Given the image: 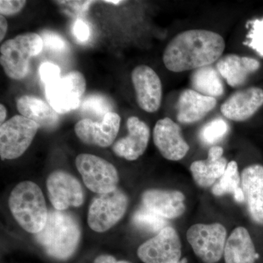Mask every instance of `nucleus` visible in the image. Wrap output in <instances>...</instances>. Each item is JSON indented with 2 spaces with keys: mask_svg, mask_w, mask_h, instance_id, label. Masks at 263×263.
Listing matches in <instances>:
<instances>
[{
  "mask_svg": "<svg viewBox=\"0 0 263 263\" xmlns=\"http://www.w3.org/2000/svg\"><path fill=\"white\" fill-rule=\"evenodd\" d=\"M224 48V38L218 33L192 29L179 33L170 41L162 60L172 72L197 70L219 61Z\"/></svg>",
  "mask_w": 263,
  "mask_h": 263,
  "instance_id": "nucleus-1",
  "label": "nucleus"
},
{
  "mask_svg": "<svg viewBox=\"0 0 263 263\" xmlns=\"http://www.w3.org/2000/svg\"><path fill=\"white\" fill-rule=\"evenodd\" d=\"M81 238V228L75 216L63 211L48 212L46 226L35 234L38 245L51 258L70 259L76 253Z\"/></svg>",
  "mask_w": 263,
  "mask_h": 263,
  "instance_id": "nucleus-2",
  "label": "nucleus"
},
{
  "mask_svg": "<svg viewBox=\"0 0 263 263\" xmlns=\"http://www.w3.org/2000/svg\"><path fill=\"white\" fill-rule=\"evenodd\" d=\"M8 203L15 221L28 233L37 234L46 226L48 216L46 200L35 183H18L10 193Z\"/></svg>",
  "mask_w": 263,
  "mask_h": 263,
  "instance_id": "nucleus-3",
  "label": "nucleus"
},
{
  "mask_svg": "<svg viewBox=\"0 0 263 263\" xmlns=\"http://www.w3.org/2000/svg\"><path fill=\"white\" fill-rule=\"evenodd\" d=\"M42 37L36 33L18 34L8 40L0 48V63L10 79L21 80L29 72V62L43 48Z\"/></svg>",
  "mask_w": 263,
  "mask_h": 263,
  "instance_id": "nucleus-4",
  "label": "nucleus"
},
{
  "mask_svg": "<svg viewBox=\"0 0 263 263\" xmlns=\"http://www.w3.org/2000/svg\"><path fill=\"white\" fill-rule=\"evenodd\" d=\"M40 126L22 115L14 116L0 127V155L2 160H14L27 151Z\"/></svg>",
  "mask_w": 263,
  "mask_h": 263,
  "instance_id": "nucleus-5",
  "label": "nucleus"
},
{
  "mask_svg": "<svg viewBox=\"0 0 263 263\" xmlns=\"http://www.w3.org/2000/svg\"><path fill=\"white\" fill-rule=\"evenodd\" d=\"M186 238L197 257L205 263H216L224 254L227 230L219 223L190 227Z\"/></svg>",
  "mask_w": 263,
  "mask_h": 263,
  "instance_id": "nucleus-6",
  "label": "nucleus"
},
{
  "mask_svg": "<svg viewBox=\"0 0 263 263\" xmlns=\"http://www.w3.org/2000/svg\"><path fill=\"white\" fill-rule=\"evenodd\" d=\"M76 165L86 187L93 193L103 195L117 190L119 175L108 161L98 156L81 154L76 157Z\"/></svg>",
  "mask_w": 263,
  "mask_h": 263,
  "instance_id": "nucleus-7",
  "label": "nucleus"
},
{
  "mask_svg": "<svg viewBox=\"0 0 263 263\" xmlns=\"http://www.w3.org/2000/svg\"><path fill=\"white\" fill-rule=\"evenodd\" d=\"M86 87L84 75L79 71H72L45 86V95L48 103L57 113L65 114L79 108Z\"/></svg>",
  "mask_w": 263,
  "mask_h": 263,
  "instance_id": "nucleus-8",
  "label": "nucleus"
},
{
  "mask_svg": "<svg viewBox=\"0 0 263 263\" xmlns=\"http://www.w3.org/2000/svg\"><path fill=\"white\" fill-rule=\"evenodd\" d=\"M128 198L119 189L95 197L90 205L88 224L91 230L103 233L120 221L127 211Z\"/></svg>",
  "mask_w": 263,
  "mask_h": 263,
  "instance_id": "nucleus-9",
  "label": "nucleus"
},
{
  "mask_svg": "<svg viewBox=\"0 0 263 263\" xmlns=\"http://www.w3.org/2000/svg\"><path fill=\"white\" fill-rule=\"evenodd\" d=\"M138 257L144 263H178L181 256V243L176 230L167 227L140 246Z\"/></svg>",
  "mask_w": 263,
  "mask_h": 263,
  "instance_id": "nucleus-10",
  "label": "nucleus"
},
{
  "mask_svg": "<svg viewBox=\"0 0 263 263\" xmlns=\"http://www.w3.org/2000/svg\"><path fill=\"white\" fill-rule=\"evenodd\" d=\"M48 197L56 210L65 211L79 207L84 200V193L79 180L63 171H57L47 179Z\"/></svg>",
  "mask_w": 263,
  "mask_h": 263,
  "instance_id": "nucleus-11",
  "label": "nucleus"
},
{
  "mask_svg": "<svg viewBox=\"0 0 263 263\" xmlns=\"http://www.w3.org/2000/svg\"><path fill=\"white\" fill-rule=\"evenodd\" d=\"M131 78L140 108L148 113L157 111L162 103V86L157 72L148 66L139 65L133 70Z\"/></svg>",
  "mask_w": 263,
  "mask_h": 263,
  "instance_id": "nucleus-12",
  "label": "nucleus"
},
{
  "mask_svg": "<svg viewBox=\"0 0 263 263\" xmlns=\"http://www.w3.org/2000/svg\"><path fill=\"white\" fill-rule=\"evenodd\" d=\"M121 117L115 112H109L103 120L94 122L92 119H81L76 123V136L83 143L100 147L113 144L120 128Z\"/></svg>",
  "mask_w": 263,
  "mask_h": 263,
  "instance_id": "nucleus-13",
  "label": "nucleus"
},
{
  "mask_svg": "<svg viewBox=\"0 0 263 263\" xmlns=\"http://www.w3.org/2000/svg\"><path fill=\"white\" fill-rule=\"evenodd\" d=\"M153 137L156 147L167 160H182L190 150L181 127L170 118H164L156 123Z\"/></svg>",
  "mask_w": 263,
  "mask_h": 263,
  "instance_id": "nucleus-14",
  "label": "nucleus"
},
{
  "mask_svg": "<svg viewBox=\"0 0 263 263\" xmlns=\"http://www.w3.org/2000/svg\"><path fill=\"white\" fill-rule=\"evenodd\" d=\"M263 105V90L249 87L235 91L221 105L223 115L234 122H245L253 117Z\"/></svg>",
  "mask_w": 263,
  "mask_h": 263,
  "instance_id": "nucleus-15",
  "label": "nucleus"
},
{
  "mask_svg": "<svg viewBox=\"0 0 263 263\" xmlns=\"http://www.w3.org/2000/svg\"><path fill=\"white\" fill-rule=\"evenodd\" d=\"M240 179L249 216L254 222L263 226V166H248L242 171Z\"/></svg>",
  "mask_w": 263,
  "mask_h": 263,
  "instance_id": "nucleus-16",
  "label": "nucleus"
},
{
  "mask_svg": "<svg viewBox=\"0 0 263 263\" xmlns=\"http://www.w3.org/2000/svg\"><path fill=\"white\" fill-rule=\"evenodd\" d=\"M127 126L129 134L114 143L113 151L118 157L134 161L146 151L149 141L150 129L146 123L136 117H129Z\"/></svg>",
  "mask_w": 263,
  "mask_h": 263,
  "instance_id": "nucleus-17",
  "label": "nucleus"
},
{
  "mask_svg": "<svg viewBox=\"0 0 263 263\" xmlns=\"http://www.w3.org/2000/svg\"><path fill=\"white\" fill-rule=\"evenodd\" d=\"M185 196L176 190H149L143 194V207L166 219L182 215L186 210Z\"/></svg>",
  "mask_w": 263,
  "mask_h": 263,
  "instance_id": "nucleus-18",
  "label": "nucleus"
},
{
  "mask_svg": "<svg viewBox=\"0 0 263 263\" xmlns=\"http://www.w3.org/2000/svg\"><path fill=\"white\" fill-rule=\"evenodd\" d=\"M259 67L260 63L255 59L236 54L221 57L216 65L221 77L233 88L245 84L249 76L258 70Z\"/></svg>",
  "mask_w": 263,
  "mask_h": 263,
  "instance_id": "nucleus-19",
  "label": "nucleus"
},
{
  "mask_svg": "<svg viewBox=\"0 0 263 263\" xmlns=\"http://www.w3.org/2000/svg\"><path fill=\"white\" fill-rule=\"evenodd\" d=\"M216 105V98L205 96L193 89L183 90L178 100L177 120L181 124L199 122Z\"/></svg>",
  "mask_w": 263,
  "mask_h": 263,
  "instance_id": "nucleus-20",
  "label": "nucleus"
},
{
  "mask_svg": "<svg viewBox=\"0 0 263 263\" xmlns=\"http://www.w3.org/2000/svg\"><path fill=\"white\" fill-rule=\"evenodd\" d=\"M223 153L224 150L221 146H213L209 150L206 160L195 161L191 164L190 171L199 186L209 187L216 180L221 179L228 166Z\"/></svg>",
  "mask_w": 263,
  "mask_h": 263,
  "instance_id": "nucleus-21",
  "label": "nucleus"
},
{
  "mask_svg": "<svg viewBox=\"0 0 263 263\" xmlns=\"http://www.w3.org/2000/svg\"><path fill=\"white\" fill-rule=\"evenodd\" d=\"M223 256L224 263H256L258 254L248 230L243 227L233 230L227 240Z\"/></svg>",
  "mask_w": 263,
  "mask_h": 263,
  "instance_id": "nucleus-22",
  "label": "nucleus"
},
{
  "mask_svg": "<svg viewBox=\"0 0 263 263\" xmlns=\"http://www.w3.org/2000/svg\"><path fill=\"white\" fill-rule=\"evenodd\" d=\"M16 107L24 117L37 123L40 127L51 129L60 122V116L49 104L41 98L24 95L17 99Z\"/></svg>",
  "mask_w": 263,
  "mask_h": 263,
  "instance_id": "nucleus-23",
  "label": "nucleus"
},
{
  "mask_svg": "<svg viewBox=\"0 0 263 263\" xmlns=\"http://www.w3.org/2000/svg\"><path fill=\"white\" fill-rule=\"evenodd\" d=\"M222 78L212 65L194 71L191 76L193 89L205 96L216 98L223 95L224 86Z\"/></svg>",
  "mask_w": 263,
  "mask_h": 263,
  "instance_id": "nucleus-24",
  "label": "nucleus"
},
{
  "mask_svg": "<svg viewBox=\"0 0 263 263\" xmlns=\"http://www.w3.org/2000/svg\"><path fill=\"white\" fill-rule=\"evenodd\" d=\"M212 193L216 196H222L226 194L233 193L235 201H245V194L241 188V179L236 162L231 161L228 164L226 172L221 176L219 182L213 186Z\"/></svg>",
  "mask_w": 263,
  "mask_h": 263,
  "instance_id": "nucleus-25",
  "label": "nucleus"
},
{
  "mask_svg": "<svg viewBox=\"0 0 263 263\" xmlns=\"http://www.w3.org/2000/svg\"><path fill=\"white\" fill-rule=\"evenodd\" d=\"M133 222L137 228L143 231L157 234L168 227L166 219L145 207L141 208L135 212Z\"/></svg>",
  "mask_w": 263,
  "mask_h": 263,
  "instance_id": "nucleus-26",
  "label": "nucleus"
},
{
  "mask_svg": "<svg viewBox=\"0 0 263 263\" xmlns=\"http://www.w3.org/2000/svg\"><path fill=\"white\" fill-rule=\"evenodd\" d=\"M228 129V123L224 119H214L202 128L200 138L205 144H214L226 136Z\"/></svg>",
  "mask_w": 263,
  "mask_h": 263,
  "instance_id": "nucleus-27",
  "label": "nucleus"
},
{
  "mask_svg": "<svg viewBox=\"0 0 263 263\" xmlns=\"http://www.w3.org/2000/svg\"><path fill=\"white\" fill-rule=\"evenodd\" d=\"M111 104L108 99L100 95H89L85 99L82 105L84 112L92 114L103 120L104 117L111 110Z\"/></svg>",
  "mask_w": 263,
  "mask_h": 263,
  "instance_id": "nucleus-28",
  "label": "nucleus"
},
{
  "mask_svg": "<svg viewBox=\"0 0 263 263\" xmlns=\"http://www.w3.org/2000/svg\"><path fill=\"white\" fill-rule=\"evenodd\" d=\"M250 24L252 25V30L247 35L250 41L246 45L263 57V18L261 20L256 19Z\"/></svg>",
  "mask_w": 263,
  "mask_h": 263,
  "instance_id": "nucleus-29",
  "label": "nucleus"
},
{
  "mask_svg": "<svg viewBox=\"0 0 263 263\" xmlns=\"http://www.w3.org/2000/svg\"><path fill=\"white\" fill-rule=\"evenodd\" d=\"M60 67L51 62H44L39 69L40 76L45 86L55 82L60 79Z\"/></svg>",
  "mask_w": 263,
  "mask_h": 263,
  "instance_id": "nucleus-30",
  "label": "nucleus"
},
{
  "mask_svg": "<svg viewBox=\"0 0 263 263\" xmlns=\"http://www.w3.org/2000/svg\"><path fill=\"white\" fill-rule=\"evenodd\" d=\"M41 37L43 39V45L50 49L62 51L66 48L65 40L57 33L45 31L43 32Z\"/></svg>",
  "mask_w": 263,
  "mask_h": 263,
  "instance_id": "nucleus-31",
  "label": "nucleus"
},
{
  "mask_svg": "<svg viewBox=\"0 0 263 263\" xmlns=\"http://www.w3.org/2000/svg\"><path fill=\"white\" fill-rule=\"evenodd\" d=\"M27 2L24 0H1L0 13L2 15H13L22 11Z\"/></svg>",
  "mask_w": 263,
  "mask_h": 263,
  "instance_id": "nucleus-32",
  "label": "nucleus"
},
{
  "mask_svg": "<svg viewBox=\"0 0 263 263\" xmlns=\"http://www.w3.org/2000/svg\"><path fill=\"white\" fill-rule=\"evenodd\" d=\"M73 34L78 41L82 43L86 42L89 39L90 37L89 26L84 21L79 18L77 19L74 23Z\"/></svg>",
  "mask_w": 263,
  "mask_h": 263,
  "instance_id": "nucleus-33",
  "label": "nucleus"
},
{
  "mask_svg": "<svg viewBox=\"0 0 263 263\" xmlns=\"http://www.w3.org/2000/svg\"><path fill=\"white\" fill-rule=\"evenodd\" d=\"M57 3L67 5L70 7V9L74 10L78 14L84 13L88 10L89 7L94 1H57Z\"/></svg>",
  "mask_w": 263,
  "mask_h": 263,
  "instance_id": "nucleus-34",
  "label": "nucleus"
},
{
  "mask_svg": "<svg viewBox=\"0 0 263 263\" xmlns=\"http://www.w3.org/2000/svg\"><path fill=\"white\" fill-rule=\"evenodd\" d=\"M93 263H132L127 260H119L110 254H100L95 259Z\"/></svg>",
  "mask_w": 263,
  "mask_h": 263,
  "instance_id": "nucleus-35",
  "label": "nucleus"
},
{
  "mask_svg": "<svg viewBox=\"0 0 263 263\" xmlns=\"http://www.w3.org/2000/svg\"><path fill=\"white\" fill-rule=\"evenodd\" d=\"M8 22L4 15H0V41L4 39L7 31H8Z\"/></svg>",
  "mask_w": 263,
  "mask_h": 263,
  "instance_id": "nucleus-36",
  "label": "nucleus"
},
{
  "mask_svg": "<svg viewBox=\"0 0 263 263\" xmlns=\"http://www.w3.org/2000/svg\"><path fill=\"white\" fill-rule=\"evenodd\" d=\"M6 117L7 109L3 104H1V105H0V122H1V125L3 123L5 122V121Z\"/></svg>",
  "mask_w": 263,
  "mask_h": 263,
  "instance_id": "nucleus-37",
  "label": "nucleus"
},
{
  "mask_svg": "<svg viewBox=\"0 0 263 263\" xmlns=\"http://www.w3.org/2000/svg\"><path fill=\"white\" fill-rule=\"evenodd\" d=\"M103 3H108V4L113 5H120L122 3H124V1H120V0H117V1H112V0H108V1H103Z\"/></svg>",
  "mask_w": 263,
  "mask_h": 263,
  "instance_id": "nucleus-38",
  "label": "nucleus"
},
{
  "mask_svg": "<svg viewBox=\"0 0 263 263\" xmlns=\"http://www.w3.org/2000/svg\"><path fill=\"white\" fill-rule=\"evenodd\" d=\"M178 263H183V262H180V261H179V262H178Z\"/></svg>",
  "mask_w": 263,
  "mask_h": 263,
  "instance_id": "nucleus-39",
  "label": "nucleus"
}]
</instances>
